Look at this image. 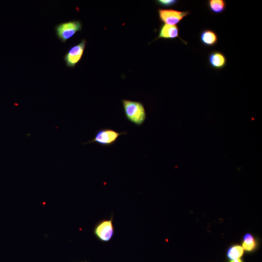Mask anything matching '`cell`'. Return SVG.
I'll use <instances>...</instances> for the list:
<instances>
[{
    "instance_id": "cell-9",
    "label": "cell",
    "mask_w": 262,
    "mask_h": 262,
    "mask_svg": "<svg viewBox=\"0 0 262 262\" xmlns=\"http://www.w3.org/2000/svg\"><path fill=\"white\" fill-rule=\"evenodd\" d=\"M199 39L202 45L206 47L214 46L218 42V37L216 33L211 29H205L201 31Z\"/></svg>"
},
{
    "instance_id": "cell-4",
    "label": "cell",
    "mask_w": 262,
    "mask_h": 262,
    "mask_svg": "<svg viewBox=\"0 0 262 262\" xmlns=\"http://www.w3.org/2000/svg\"><path fill=\"white\" fill-rule=\"evenodd\" d=\"M94 234L100 242H108L111 241L115 234L113 216L98 222L94 227Z\"/></svg>"
},
{
    "instance_id": "cell-3",
    "label": "cell",
    "mask_w": 262,
    "mask_h": 262,
    "mask_svg": "<svg viewBox=\"0 0 262 262\" xmlns=\"http://www.w3.org/2000/svg\"><path fill=\"white\" fill-rule=\"evenodd\" d=\"M126 133V131L118 132L112 129H102L96 132L92 140L83 144L86 145L96 143L103 146H110L116 142L120 135Z\"/></svg>"
},
{
    "instance_id": "cell-10",
    "label": "cell",
    "mask_w": 262,
    "mask_h": 262,
    "mask_svg": "<svg viewBox=\"0 0 262 262\" xmlns=\"http://www.w3.org/2000/svg\"><path fill=\"white\" fill-rule=\"evenodd\" d=\"M207 5L212 13L219 14L225 10L227 4L224 0H209Z\"/></svg>"
},
{
    "instance_id": "cell-11",
    "label": "cell",
    "mask_w": 262,
    "mask_h": 262,
    "mask_svg": "<svg viewBox=\"0 0 262 262\" xmlns=\"http://www.w3.org/2000/svg\"><path fill=\"white\" fill-rule=\"evenodd\" d=\"M256 242L251 234L247 233L244 236L242 244L244 249L248 252L252 251L256 248Z\"/></svg>"
},
{
    "instance_id": "cell-8",
    "label": "cell",
    "mask_w": 262,
    "mask_h": 262,
    "mask_svg": "<svg viewBox=\"0 0 262 262\" xmlns=\"http://www.w3.org/2000/svg\"><path fill=\"white\" fill-rule=\"evenodd\" d=\"M208 63L211 67L216 70L223 69L226 66L227 60L225 55L218 50H213L209 54Z\"/></svg>"
},
{
    "instance_id": "cell-13",
    "label": "cell",
    "mask_w": 262,
    "mask_h": 262,
    "mask_svg": "<svg viewBox=\"0 0 262 262\" xmlns=\"http://www.w3.org/2000/svg\"><path fill=\"white\" fill-rule=\"evenodd\" d=\"M156 3L164 7H170L175 6L178 2L177 0H157Z\"/></svg>"
},
{
    "instance_id": "cell-7",
    "label": "cell",
    "mask_w": 262,
    "mask_h": 262,
    "mask_svg": "<svg viewBox=\"0 0 262 262\" xmlns=\"http://www.w3.org/2000/svg\"><path fill=\"white\" fill-rule=\"evenodd\" d=\"M179 38L185 44H187L179 35V29L177 25H169L165 24H162L159 29V34L155 41L160 38L174 39Z\"/></svg>"
},
{
    "instance_id": "cell-12",
    "label": "cell",
    "mask_w": 262,
    "mask_h": 262,
    "mask_svg": "<svg viewBox=\"0 0 262 262\" xmlns=\"http://www.w3.org/2000/svg\"><path fill=\"white\" fill-rule=\"evenodd\" d=\"M244 254V249L241 246L234 245L230 247L227 251V256L231 260L239 259Z\"/></svg>"
},
{
    "instance_id": "cell-1",
    "label": "cell",
    "mask_w": 262,
    "mask_h": 262,
    "mask_svg": "<svg viewBox=\"0 0 262 262\" xmlns=\"http://www.w3.org/2000/svg\"><path fill=\"white\" fill-rule=\"evenodd\" d=\"M122 103L125 116L127 120L136 126L142 125L147 117L146 109L143 103L123 99Z\"/></svg>"
},
{
    "instance_id": "cell-14",
    "label": "cell",
    "mask_w": 262,
    "mask_h": 262,
    "mask_svg": "<svg viewBox=\"0 0 262 262\" xmlns=\"http://www.w3.org/2000/svg\"><path fill=\"white\" fill-rule=\"evenodd\" d=\"M229 262H244L242 260L239 259L231 260Z\"/></svg>"
},
{
    "instance_id": "cell-2",
    "label": "cell",
    "mask_w": 262,
    "mask_h": 262,
    "mask_svg": "<svg viewBox=\"0 0 262 262\" xmlns=\"http://www.w3.org/2000/svg\"><path fill=\"white\" fill-rule=\"evenodd\" d=\"M82 27L81 21L73 20L57 24L54 27V30L57 38L65 43L78 32L81 31Z\"/></svg>"
},
{
    "instance_id": "cell-6",
    "label": "cell",
    "mask_w": 262,
    "mask_h": 262,
    "mask_svg": "<svg viewBox=\"0 0 262 262\" xmlns=\"http://www.w3.org/2000/svg\"><path fill=\"white\" fill-rule=\"evenodd\" d=\"M158 14L161 21L169 25H176L183 18L190 14L189 11H180L171 9H158Z\"/></svg>"
},
{
    "instance_id": "cell-5",
    "label": "cell",
    "mask_w": 262,
    "mask_h": 262,
    "mask_svg": "<svg viewBox=\"0 0 262 262\" xmlns=\"http://www.w3.org/2000/svg\"><path fill=\"white\" fill-rule=\"evenodd\" d=\"M86 42V40L83 38L79 43L69 48L64 56V60L67 67H75L81 61L84 53Z\"/></svg>"
}]
</instances>
